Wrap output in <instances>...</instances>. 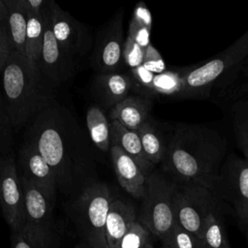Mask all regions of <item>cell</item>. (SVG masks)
Returning <instances> with one entry per match:
<instances>
[{
    "label": "cell",
    "instance_id": "1",
    "mask_svg": "<svg viewBox=\"0 0 248 248\" xmlns=\"http://www.w3.org/2000/svg\"><path fill=\"white\" fill-rule=\"evenodd\" d=\"M23 140L31 143L51 168L57 191L77 197L99 182L93 143L74 113L56 100L24 128Z\"/></svg>",
    "mask_w": 248,
    "mask_h": 248
},
{
    "label": "cell",
    "instance_id": "2",
    "mask_svg": "<svg viewBox=\"0 0 248 248\" xmlns=\"http://www.w3.org/2000/svg\"><path fill=\"white\" fill-rule=\"evenodd\" d=\"M227 158V140L202 124L178 123L171 130L161 170L177 182L199 183L210 191Z\"/></svg>",
    "mask_w": 248,
    "mask_h": 248
},
{
    "label": "cell",
    "instance_id": "3",
    "mask_svg": "<svg viewBox=\"0 0 248 248\" xmlns=\"http://www.w3.org/2000/svg\"><path fill=\"white\" fill-rule=\"evenodd\" d=\"M1 73V92L14 133L56 101V88L38 64L13 51Z\"/></svg>",
    "mask_w": 248,
    "mask_h": 248
},
{
    "label": "cell",
    "instance_id": "4",
    "mask_svg": "<svg viewBox=\"0 0 248 248\" xmlns=\"http://www.w3.org/2000/svg\"><path fill=\"white\" fill-rule=\"evenodd\" d=\"M248 57V30L204 63L181 68L183 89L176 99L206 98L214 86Z\"/></svg>",
    "mask_w": 248,
    "mask_h": 248
},
{
    "label": "cell",
    "instance_id": "5",
    "mask_svg": "<svg viewBox=\"0 0 248 248\" xmlns=\"http://www.w3.org/2000/svg\"><path fill=\"white\" fill-rule=\"evenodd\" d=\"M69 214L83 240L91 248H108L106 240V221L114 199L104 182L94 183L74 197Z\"/></svg>",
    "mask_w": 248,
    "mask_h": 248
},
{
    "label": "cell",
    "instance_id": "6",
    "mask_svg": "<svg viewBox=\"0 0 248 248\" xmlns=\"http://www.w3.org/2000/svg\"><path fill=\"white\" fill-rule=\"evenodd\" d=\"M175 191L176 182L162 171L153 170L146 178L138 221L161 241L169 236L175 224Z\"/></svg>",
    "mask_w": 248,
    "mask_h": 248
},
{
    "label": "cell",
    "instance_id": "7",
    "mask_svg": "<svg viewBox=\"0 0 248 248\" xmlns=\"http://www.w3.org/2000/svg\"><path fill=\"white\" fill-rule=\"evenodd\" d=\"M24 198L22 234L33 248H52L54 239L53 207L56 196L19 174Z\"/></svg>",
    "mask_w": 248,
    "mask_h": 248
},
{
    "label": "cell",
    "instance_id": "8",
    "mask_svg": "<svg viewBox=\"0 0 248 248\" xmlns=\"http://www.w3.org/2000/svg\"><path fill=\"white\" fill-rule=\"evenodd\" d=\"M175 182V223L201 239L206 217L219 210V199L199 183Z\"/></svg>",
    "mask_w": 248,
    "mask_h": 248
},
{
    "label": "cell",
    "instance_id": "9",
    "mask_svg": "<svg viewBox=\"0 0 248 248\" xmlns=\"http://www.w3.org/2000/svg\"><path fill=\"white\" fill-rule=\"evenodd\" d=\"M211 192L232 203L237 222L248 229V161L235 154L227 156Z\"/></svg>",
    "mask_w": 248,
    "mask_h": 248
},
{
    "label": "cell",
    "instance_id": "10",
    "mask_svg": "<svg viewBox=\"0 0 248 248\" xmlns=\"http://www.w3.org/2000/svg\"><path fill=\"white\" fill-rule=\"evenodd\" d=\"M0 208L12 232H22L24 198L16 159L13 154L0 157Z\"/></svg>",
    "mask_w": 248,
    "mask_h": 248
},
{
    "label": "cell",
    "instance_id": "11",
    "mask_svg": "<svg viewBox=\"0 0 248 248\" xmlns=\"http://www.w3.org/2000/svg\"><path fill=\"white\" fill-rule=\"evenodd\" d=\"M123 11H119L99 31L91 57V65L98 74L118 72L123 62Z\"/></svg>",
    "mask_w": 248,
    "mask_h": 248
},
{
    "label": "cell",
    "instance_id": "12",
    "mask_svg": "<svg viewBox=\"0 0 248 248\" xmlns=\"http://www.w3.org/2000/svg\"><path fill=\"white\" fill-rule=\"evenodd\" d=\"M49 16L52 33L62 48L73 57L83 56L91 46L87 28L54 1L49 4Z\"/></svg>",
    "mask_w": 248,
    "mask_h": 248
},
{
    "label": "cell",
    "instance_id": "13",
    "mask_svg": "<svg viewBox=\"0 0 248 248\" xmlns=\"http://www.w3.org/2000/svg\"><path fill=\"white\" fill-rule=\"evenodd\" d=\"M76 60L62 48L56 41L50 26V16L46 22L43 47L38 63L42 73L58 87L62 82L70 79L76 70Z\"/></svg>",
    "mask_w": 248,
    "mask_h": 248
},
{
    "label": "cell",
    "instance_id": "14",
    "mask_svg": "<svg viewBox=\"0 0 248 248\" xmlns=\"http://www.w3.org/2000/svg\"><path fill=\"white\" fill-rule=\"evenodd\" d=\"M16 166L19 174L56 196L57 187L51 168L40 152L26 140H23L19 147Z\"/></svg>",
    "mask_w": 248,
    "mask_h": 248
},
{
    "label": "cell",
    "instance_id": "15",
    "mask_svg": "<svg viewBox=\"0 0 248 248\" xmlns=\"http://www.w3.org/2000/svg\"><path fill=\"white\" fill-rule=\"evenodd\" d=\"M133 87L131 74L119 72L97 74L91 84V93L100 107L110 109L128 97Z\"/></svg>",
    "mask_w": 248,
    "mask_h": 248
},
{
    "label": "cell",
    "instance_id": "16",
    "mask_svg": "<svg viewBox=\"0 0 248 248\" xmlns=\"http://www.w3.org/2000/svg\"><path fill=\"white\" fill-rule=\"evenodd\" d=\"M109 155L120 186L132 197L142 200L145 195L147 177L140 168L118 146L111 145Z\"/></svg>",
    "mask_w": 248,
    "mask_h": 248
},
{
    "label": "cell",
    "instance_id": "17",
    "mask_svg": "<svg viewBox=\"0 0 248 248\" xmlns=\"http://www.w3.org/2000/svg\"><path fill=\"white\" fill-rule=\"evenodd\" d=\"M152 107V98L140 94L129 95L109 109L108 116L111 121L116 120L127 129L138 131L150 117Z\"/></svg>",
    "mask_w": 248,
    "mask_h": 248
},
{
    "label": "cell",
    "instance_id": "18",
    "mask_svg": "<svg viewBox=\"0 0 248 248\" xmlns=\"http://www.w3.org/2000/svg\"><path fill=\"white\" fill-rule=\"evenodd\" d=\"M138 221L135 206L126 201L113 199L106 221V240L108 248H116L131 226Z\"/></svg>",
    "mask_w": 248,
    "mask_h": 248
},
{
    "label": "cell",
    "instance_id": "19",
    "mask_svg": "<svg viewBox=\"0 0 248 248\" xmlns=\"http://www.w3.org/2000/svg\"><path fill=\"white\" fill-rule=\"evenodd\" d=\"M111 145L118 146L129 155L140 168L146 177L154 170L155 166L146 158L138 132L127 129L116 120L110 122V146Z\"/></svg>",
    "mask_w": 248,
    "mask_h": 248
},
{
    "label": "cell",
    "instance_id": "20",
    "mask_svg": "<svg viewBox=\"0 0 248 248\" xmlns=\"http://www.w3.org/2000/svg\"><path fill=\"white\" fill-rule=\"evenodd\" d=\"M146 158L152 165L161 164L170 140V135H166L160 128L158 122L149 117L137 131Z\"/></svg>",
    "mask_w": 248,
    "mask_h": 248
},
{
    "label": "cell",
    "instance_id": "21",
    "mask_svg": "<svg viewBox=\"0 0 248 248\" xmlns=\"http://www.w3.org/2000/svg\"><path fill=\"white\" fill-rule=\"evenodd\" d=\"M7 10L8 29L14 51L26 56V30L29 14L22 0H3Z\"/></svg>",
    "mask_w": 248,
    "mask_h": 248
},
{
    "label": "cell",
    "instance_id": "22",
    "mask_svg": "<svg viewBox=\"0 0 248 248\" xmlns=\"http://www.w3.org/2000/svg\"><path fill=\"white\" fill-rule=\"evenodd\" d=\"M87 133L91 142L102 152H109L110 123L102 107L92 105L86 111Z\"/></svg>",
    "mask_w": 248,
    "mask_h": 248
},
{
    "label": "cell",
    "instance_id": "23",
    "mask_svg": "<svg viewBox=\"0 0 248 248\" xmlns=\"http://www.w3.org/2000/svg\"><path fill=\"white\" fill-rule=\"evenodd\" d=\"M49 4L40 14H29L26 30V57L39 63L43 47L46 22L49 14Z\"/></svg>",
    "mask_w": 248,
    "mask_h": 248
},
{
    "label": "cell",
    "instance_id": "24",
    "mask_svg": "<svg viewBox=\"0 0 248 248\" xmlns=\"http://www.w3.org/2000/svg\"><path fill=\"white\" fill-rule=\"evenodd\" d=\"M213 90H216V95L219 98L225 100H234L244 94H248V57L219 81Z\"/></svg>",
    "mask_w": 248,
    "mask_h": 248
},
{
    "label": "cell",
    "instance_id": "25",
    "mask_svg": "<svg viewBox=\"0 0 248 248\" xmlns=\"http://www.w3.org/2000/svg\"><path fill=\"white\" fill-rule=\"evenodd\" d=\"M201 241L202 248H231L219 210L211 212L206 217Z\"/></svg>",
    "mask_w": 248,
    "mask_h": 248
},
{
    "label": "cell",
    "instance_id": "26",
    "mask_svg": "<svg viewBox=\"0 0 248 248\" xmlns=\"http://www.w3.org/2000/svg\"><path fill=\"white\" fill-rule=\"evenodd\" d=\"M232 130L237 147L248 161V100L237 101L232 107Z\"/></svg>",
    "mask_w": 248,
    "mask_h": 248
},
{
    "label": "cell",
    "instance_id": "27",
    "mask_svg": "<svg viewBox=\"0 0 248 248\" xmlns=\"http://www.w3.org/2000/svg\"><path fill=\"white\" fill-rule=\"evenodd\" d=\"M183 89V78L181 68L176 70H166L155 75L152 82V92L157 95L173 97L176 99Z\"/></svg>",
    "mask_w": 248,
    "mask_h": 248
},
{
    "label": "cell",
    "instance_id": "28",
    "mask_svg": "<svg viewBox=\"0 0 248 248\" xmlns=\"http://www.w3.org/2000/svg\"><path fill=\"white\" fill-rule=\"evenodd\" d=\"M152 244L151 232L136 221L118 242L116 248H149Z\"/></svg>",
    "mask_w": 248,
    "mask_h": 248
},
{
    "label": "cell",
    "instance_id": "29",
    "mask_svg": "<svg viewBox=\"0 0 248 248\" xmlns=\"http://www.w3.org/2000/svg\"><path fill=\"white\" fill-rule=\"evenodd\" d=\"M14 144V130L11 125L4 98L0 89V152L3 156H7L12 153Z\"/></svg>",
    "mask_w": 248,
    "mask_h": 248
},
{
    "label": "cell",
    "instance_id": "30",
    "mask_svg": "<svg viewBox=\"0 0 248 248\" xmlns=\"http://www.w3.org/2000/svg\"><path fill=\"white\" fill-rule=\"evenodd\" d=\"M164 240L169 241L173 248H202V241L199 237L189 232L176 223L169 236Z\"/></svg>",
    "mask_w": 248,
    "mask_h": 248
},
{
    "label": "cell",
    "instance_id": "31",
    "mask_svg": "<svg viewBox=\"0 0 248 248\" xmlns=\"http://www.w3.org/2000/svg\"><path fill=\"white\" fill-rule=\"evenodd\" d=\"M13 51L14 48L7 22V10L3 0H0V72Z\"/></svg>",
    "mask_w": 248,
    "mask_h": 248
},
{
    "label": "cell",
    "instance_id": "32",
    "mask_svg": "<svg viewBox=\"0 0 248 248\" xmlns=\"http://www.w3.org/2000/svg\"><path fill=\"white\" fill-rule=\"evenodd\" d=\"M131 76L134 81L133 89L136 90L137 94L153 99L154 95L152 92V82L155 74L148 71L142 65L139 68L131 70Z\"/></svg>",
    "mask_w": 248,
    "mask_h": 248
},
{
    "label": "cell",
    "instance_id": "33",
    "mask_svg": "<svg viewBox=\"0 0 248 248\" xmlns=\"http://www.w3.org/2000/svg\"><path fill=\"white\" fill-rule=\"evenodd\" d=\"M145 49L127 36L123 46V62L130 70L143 65Z\"/></svg>",
    "mask_w": 248,
    "mask_h": 248
},
{
    "label": "cell",
    "instance_id": "34",
    "mask_svg": "<svg viewBox=\"0 0 248 248\" xmlns=\"http://www.w3.org/2000/svg\"><path fill=\"white\" fill-rule=\"evenodd\" d=\"M143 66L155 75L161 74L167 70L164 59L162 58L160 52L152 46V44L145 48Z\"/></svg>",
    "mask_w": 248,
    "mask_h": 248
},
{
    "label": "cell",
    "instance_id": "35",
    "mask_svg": "<svg viewBox=\"0 0 248 248\" xmlns=\"http://www.w3.org/2000/svg\"><path fill=\"white\" fill-rule=\"evenodd\" d=\"M150 32L151 29L139 24L134 20H130L128 28V37L136 42L142 48H146L150 43Z\"/></svg>",
    "mask_w": 248,
    "mask_h": 248
},
{
    "label": "cell",
    "instance_id": "36",
    "mask_svg": "<svg viewBox=\"0 0 248 248\" xmlns=\"http://www.w3.org/2000/svg\"><path fill=\"white\" fill-rule=\"evenodd\" d=\"M132 20L143 25L149 29L152 28V16L147 6L143 2H139L133 11Z\"/></svg>",
    "mask_w": 248,
    "mask_h": 248
},
{
    "label": "cell",
    "instance_id": "37",
    "mask_svg": "<svg viewBox=\"0 0 248 248\" xmlns=\"http://www.w3.org/2000/svg\"><path fill=\"white\" fill-rule=\"evenodd\" d=\"M28 14H40L46 9L49 1L47 0H22Z\"/></svg>",
    "mask_w": 248,
    "mask_h": 248
},
{
    "label": "cell",
    "instance_id": "38",
    "mask_svg": "<svg viewBox=\"0 0 248 248\" xmlns=\"http://www.w3.org/2000/svg\"><path fill=\"white\" fill-rule=\"evenodd\" d=\"M12 248H33L21 232H12Z\"/></svg>",
    "mask_w": 248,
    "mask_h": 248
},
{
    "label": "cell",
    "instance_id": "39",
    "mask_svg": "<svg viewBox=\"0 0 248 248\" xmlns=\"http://www.w3.org/2000/svg\"><path fill=\"white\" fill-rule=\"evenodd\" d=\"M162 248H173V247L170 244L169 241L163 240V241H162Z\"/></svg>",
    "mask_w": 248,
    "mask_h": 248
},
{
    "label": "cell",
    "instance_id": "40",
    "mask_svg": "<svg viewBox=\"0 0 248 248\" xmlns=\"http://www.w3.org/2000/svg\"><path fill=\"white\" fill-rule=\"evenodd\" d=\"M76 248H91V247H90V246H88L86 243L82 242V243H80V244L77 245V246H76Z\"/></svg>",
    "mask_w": 248,
    "mask_h": 248
},
{
    "label": "cell",
    "instance_id": "41",
    "mask_svg": "<svg viewBox=\"0 0 248 248\" xmlns=\"http://www.w3.org/2000/svg\"><path fill=\"white\" fill-rule=\"evenodd\" d=\"M246 232H247V239H248V229L246 230Z\"/></svg>",
    "mask_w": 248,
    "mask_h": 248
},
{
    "label": "cell",
    "instance_id": "42",
    "mask_svg": "<svg viewBox=\"0 0 248 248\" xmlns=\"http://www.w3.org/2000/svg\"><path fill=\"white\" fill-rule=\"evenodd\" d=\"M149 248H154V247H153V245H151Z\"/></svg>",
    "mask_w": 248,
    "mask_h": 248
},
{
    "label": "cell",
    "instance_id": "43",
    "mask_svg": "<svg viewBox=\"0 0 248 248\" xmlns=\"http://www.w3.org/2000/svg\"><path fill=\"white\" fill-rule=\"evenodd\" d=\"M2 156H3V155H2V153L0 152V157H2Z\"/></svg>",
    "mask_w": 248,
    "mask_h": 248
},
{
    "label": "cell",
    "instance_id": "44",
    "mask_svg": "<svg viewBox=\"0 0 248 248\" xmlns=\"http://www.w3.org/2000/svg\"><path fill=\"white\" fill-rule=\"evenodd\" d=\"M0 214H2V213H1V208H0Z\"/></svg>",
    "mask_w": 248,
    "mask_h": 248
}]
</instances>
